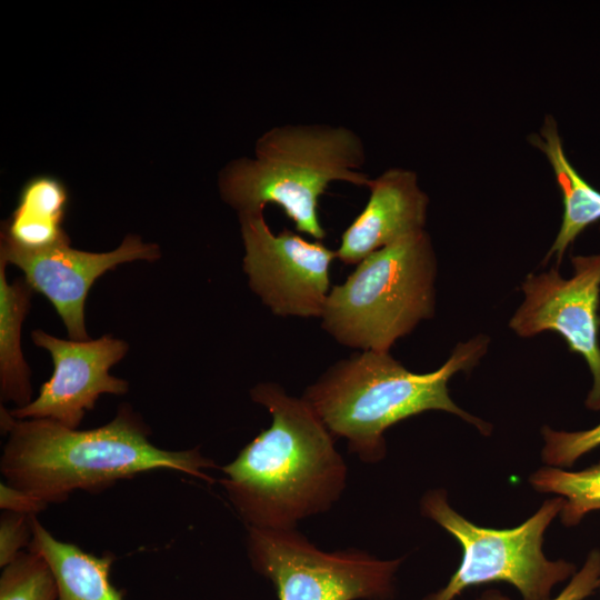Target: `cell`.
I'll return each instance as SVG.
<instances>
[{
    "mask_svg": "<svg viewBox=\"0 0 600 600\" xmlns=\"http://www.w3.org/2000/svg\"><path fill=\"white\" fill-rule=\"evenodd\" d=\"M250 393L272 421L222 467L220 483L247 527L294 529L341 497L347 466L334 437L302 398L272 382Z\"/></svg>",
    "mask_w": 600,
    "mask_h": 600,
    "instance_id": "cell-1",
    "label": "cell"
},
{
    "mask_svg": "<svg viewBox=\"0 0 600 600\" xmlns=\"http://www.w3.org/2000/svg\"><path fill=\"white\" fill-rule=\"evenodd\" d=\"M8 436L0 459L7 483L46 506L66 501L77 490L101 491L119 480L171 470L212 482L213 460L199 448L171 451L156 447L142 420L128 407L107 424L78 430L49 419H16L1 407Z\"/></svg>",
    "mask_w": 600,
    "mask_h": 600,
    "instance_id": "cell-2",
    "label": "cell"
},
{
    "mask_svg": "<svg viewBox=\"0 0 600 600\" xmlns=\"http://www.w3.org/2000/svg\"><path fill=\"white\" fill-rule=\"evenodd\" d=\"M486 336L459 343L439 369L414 373L389 351H362L329 368L302 399L334 438H344L350 452L366 463L387 453L384 431L401 420L428 410L453 413L483 434L491 427L459 408L449 397L448 381L471 369L484 354Z\"/></svg>",
    "mask_w": 600,
    "mask_h": 600,
    "instance_id": "cell-3",
    "label": "cell"
},
{
    "mask_svg": "<svg viewBox=\"0 0 600 600\" xmlns=\"http://www.w3.org/2000/svg\"><path fill=\"white\" fill-rule=\"evenodd\" d=\"M366 150L361 137L344 126L324 123L276 126L254 144L253 158H239L219 174V191L239 214L282 208L296 230L321 241L327 232L319 200L330 183L368 187L361 168Z\"/></svg>",
    "mask_w": 600,
    "mask_h": 600,
    "instance_id": "cell-4",
    "label": "cell"
},
{
    "mask_svg": "<svg viewBox=\"0 0 600 600\" xmlns=\"http://www.w3.org/2000/svg\"><path fill=\"white\" fill-rule=\"evenodd\" d=\"M436 257L426 230L366 258L327 298L322 328L339 343L389 351L434 308Z\"/></svg>",
    "mask_w": 600,
    "mask_h": 600,
    "instance_id": "cell-5",
    "label": "cell"
},
{
    "mask_svg": "<svg viewBox=\"0 0 600 600\" xmlns=\"http://www.w3.org/2000/svg\"><path fill=\"white\" fill-rule=\"evenodd\" d=\"M563 504L561 497L548 499L520 526L492 529L452 509L446 490H429L421 499V513L459 542L462 558L448 583L422 600H454L468 588L497 581L517 588L523 600L550 599L554 586L577 572L573 563L549 560L542 550L544 532Z\"/></svg>",
    "mask_w": 600,
    "mask_h": 600,
    "instance_id": "cell-6",
    "label": "cell"
},
{
    "mask_svg": "<svg viewBox=\"0 0 600 600\" xmlns=\"http://www.w3.org/2000/svg\"><path fill=\"white\" fill-rule=\"evenodd\" d=\"M251 566L279 600H388L402 558L382 560L359 549L327 552L294 529L247 527Z\"/></svg>",
    "mask_w": 600,
    "mask_h": 600,
    "instance_id": "cell-7",
    "label": "cell"
},
{
    "mask_svg": "<svg viewBox=\"0 0 600 600\" xmlns=\"http://www.w3.org/2000/svg\"><path fill=\"white\" fill-rule=\"evenodd\" d=\"M239 220L252 291L276 316L321 318L336 250L288 229L274 233L263 211L239 214Z\"/></svg>",
    "mask_w": 600,
    "mask_h": 600,
    "instance_id": "cell-8",
    "label": "cell"
},
{
    "mask_svg": "<svg viewBox=\"0 0 600 600\" xmlns=\"http://www.w3.org/2000/svg\"><path fill=\"white\" fill-rule=\"evenodd\" d=\"M572 264L574 273L569 279L556 269L527 277L522 284L524 301L510 320V328L520 337L559 332L569 350L587 361L593 384L586 406L600 410V254L573 257Z\"/></svg>",
    "mask_w": 600,
    "mask_h": 600,
    "instance_id": "cell-9",
    "label": "cell"
},
{
    "mask_svg": "<svg viewBox=\"0 0 600 600\" xmlns=\"http://www.w3.org/2000/svg\"><path fill=\"white\" fill-rule=\"evenodd\" d=\"M31 338L36 346L49 351L54 370L36 399L10 411L16 419H49L77 429L101 394L128 391L126 380L109 373L127 353L124 341L110 336L63 340L43 330H34Z\"/></svg>",
    "mask_w": 600,
    "mask_h": 600,
    "instance_id": "cell-10",
    "label": "cell"
},
{
    "mask_svg": "<svg viewBox=\"0 0 600 600\" xmlns=\"http://www.w3.org/2000/svg\"><path fill=\"white\" fill-rule=\"evenodd\" d=\"M157 244L127 236L109 252L72 249L69 242L41 250L23 249L1 236L0 259L22 270L32 290L42 293L56 308L71 340H88L84 304L93 282L106 271L133 260H156Z\"/></svg>",
    "mask_w": 600,
    "mask_h": 600,
    "instance_id": "cell-11",
    "label": "cell"
},
{
    "mask_svg": "<svg viewBox=\"0 0 600 600\" xmlns=\"http://www.w3.org/2000/svg\"><path fill=\"white\" fill-rule=\"evenodd\" d=\"M364 208L341 236L337 258L358 264L370 253L424 229L428 197L417 173L390 168L370 180Z\"/></svg>",
    "mask_w": 600,
    "mask_h": 600,
    "instance_id": "cell-12",
    "label": "cell"
},
{
    "mask_svg": "<svg viewBox=\"0 0 600 600\" xmlns=\"http://www.w3.org/2000/svg\"><path fill=\"white\" fill-rule=\"evenodd\" d=\"M28 549L41 554L50 566L58 587L57 600H123L110 579L114 561L111 554L97 557L58 540L36 516Z\"/></svg>",
    "mask_w": 600,
    "mask_h": 600,
    "instance_id": "cell-13",
    "label": "cell"
},
{
    "mask_svg": "<svg viewBox=\"0 0 600 600\" xmlns=\"http://www.w3.org/2000/svg\"><path fill=\"white\" fill-rule=\"evenodd\" d=\"M531 143L546 154L562 193V223L544 260L556 256L560 263L573 240L588 226L600 220V191L583 180L568 160L557 122L551 116L546 118L539 134L532 137Z\"/></svg>",
    "mask_w": 600,
    "mask_h": 600,
    "instance_id": "cell-14",
    "label": "cell"
},
{
    "mask_svg": "<svg viewBox=\"0 0 600 600\" xmlns=\"http://www.w3.org/2000/svg\"><path fill=\"white\" fill-rule=\"evenodd\" d=\"M68 192L61 181L40 176L28 181L2 237L28 250H41L69 242L62 228Z\"/></svg>",
    "mask_w": 600,
    "mask_h": 600,
    "instance_id": "cell-15",
    "label": "cell"
},
{
    "mask_svg": "<svg viewBox=\"0 0 600 600\" xmlns=\"http://www.w3.org/2000/svg\"><path fill=\"white\" fill-rule=\"evenodd\" d=\"M7 264L0 260V388L2 401H12L19 408L32 401L30 370L20 342L32 288L24 278L9 283Z\"/></svg>",
    "mask_w": 600,
    "mask_h": 600,
    "instance_id": "cell-16",
    "label": "cell"
},
{
    "mask_svg": "<svg viewBox=\"0 0 600 600\" xmlns=\"http://www.w3.org/2000/svg\"><path fill=\"white\" fill-rule=\"evenodd\" d=\"M529 482L539 492L564 499L561 522L573 527L590 512L600 510V461L579 471L544 467L534 471Z\"/></svg>",
    "mask_w": 600,
    "mask_h": 600,
    "instance_id": "cell-17",
    "label": "cell"
},
{
    "mask_svg": "<svg viewBox=\"0 0 600 600\" xmlns=\"http://www.w3.org/2000/svg\"><path fill=\"white\" fill-rule=\"evenodd\" d=\"M58 587L46 559L33 550L20 552L2 568L0 600H57Z\"/></svg>",
    "mask_w": 600,
    "mask_h": 600,
    "instance_id": "cell-18",
    "label": "cell"
},
{
    "mask_svg": "<svg viewBox=\"0 0 600 600\" xmlns=\"http://www.w3.org/2000/svg\"><path fill=\"white\" fill-rule=\"evenodd\" d=\"M541 457L549 467H571L580 457L600 447V423L582 431H556L542 428Z\"/></svg>",
    "mask_w": 600,
    "mask_h": 600,
    "instance_id": "cell-19",
    "label": "cell"
},
{
    "mask_svg": "<svg viewBox=\"0 0 600 600\" xmlns=\"http://www.w3.org/2000/svg\"><path fill=\"white\" fill-rule=\"evenodd\" d=\"M600 588V550L593 549L583 566L570 579L568 586L554 598L548 600H583ZM478 600H511L500 591H484Z\"/></svg>",
    "mask_w": 600,
    "mask_h": 600,
    "instance_id": "cell-20",
    "label": "cell"
},
{
    "mask_svg": "<svg viewBox=\"0 0 600 600\" xmlns=\"http://www.w3.org/2000/svg\"><path fill=\"white\" fill-rule=\"evenodd\" d=\"M34 514L4 511L0 519V567L10 563L32 540Z\"/></svg>",
    "mask_w": 600,
    "mask_h": 600,
    "instance_id": "cell-21",
    "label": "cell"
},
{
    "mask_svg": "<svg viewBox=\"0 0 600 600\" xmlns=\"http://www.w3.org/2000/svg\"><path fill=\"white\" fill-rule=\"evenodd\" d=\"M47 506L27 492L1 482L0 508L4 511L37 514Z\"/></svg>",
    "mask_w": 600,
    "mask_h": 600,
    "instance_id": "cell-22",
    "label": "cell"
}]
</instances>
